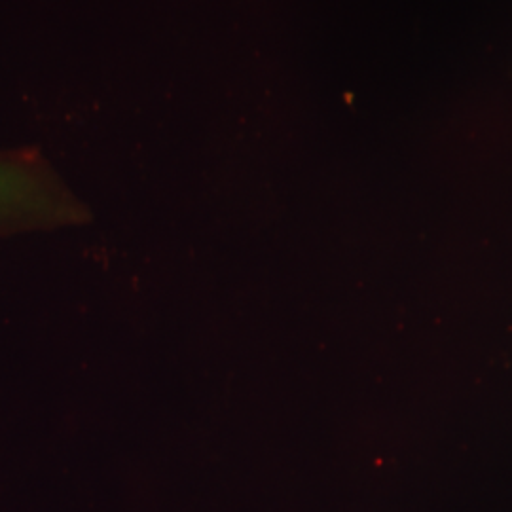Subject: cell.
Wrapping results in <instances>:
<instances>
[{
  "mask_svg": "<svg viewBox=\"0 0 512 512\" xmlns=\"http://www.w3.org/2000/svg\"><path fill=\"white\" fill-rule=\"evenodd\" d=\"M50 203V194L33 173L0 160V219L42 215Z\"/></svg>",
  "mask_w": 512,
  "mask_h": 512,
  "instance_id": "1",
  "label": "cell"
}]
</instances>
